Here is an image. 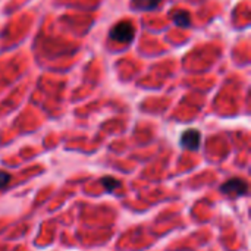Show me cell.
Masks as SVG:
<instances>
[{
	"label": "cell",
	"instance_id": "obj_1",
	"mask_svg": "<svg viewBox=\"0 0 251 251\" xmlns=\"http://www.w3.org/2000/svg\"><path fill=\"white\" fill-rule=\"evenodd\" d=\"M134 35H135V28L132 24L129 22H119L116 24L110 32H109V37L118 43H124V44H128L134 40Z\"/></svg>",
	"mask_w": 251,
	"mask_h": 251
},
{
	"label": "cell",
	"instance_id": "obj_2",
	"mask_svg": "<svg viewBox=\"0 0 251 251\" xmlns=\"http://www.w3.org/2000/svg\"><path fill=\"white\" fill-rule=\"evenodd\" d=\"M221 191L226 196L240 197V196H244L247 193V184L240 178H232L221 187Z\"/></svg>",
	"mask_w": 251,
	"mask_h": 251
},
{
	"label": "cell",
	"instance_id": "obj_3",
	"mask_svg": "<svg viewBox=\"0 0 251 251\" xmlns=\"http://www.w3.org/2000/svg\"><path fill=\"white\" fill-rule=\"evenodd\" d=\"M201 143V134L197 129H187L181 135V144L187 150H199Z\"/></svg>",
	"mask_w": 251,
	"mask_h": 251
},
{
	"label": "cell",
	"instance_id": "obj_4",
	"mask_svg": "<svg viewBox=\"0 0 251 251\" xmlns=\"http://www.w3.org/2000/svg\"><path fill=\"white\" fill-rule=\"evenodd\" d=\"M172 18H174V22H175L176 25L182 26V28H188L190 24H191V16H190V13L185 12V10H178L176 13H174Z\"/></svg>",
	"mask_w": 251,
	"mask_h": 251
},
{
	"label": "cell",
	"instance_id": "obj_5",
	"mask_svg": "<svg viewBox=\"0 0 251 251\" xmlns=\"http://www.w3.org/2000/svg\"><path fill=\"white\" fill-rule=\"evenodd\" d=\"M160 3L162 0H132V4L141 10H154Z\"/></svg>",
	"mask_w": 251,
	"mask_h": 251
},
{
	"label": "cell",
	"instance_id": "obj_6",
	"mask_svg": "<svg viewBox=\"0 0 251 251\" xmlns=\"http://www.w3.org/2000/svg\"><path fill=\"white\" fill-rule=\"evenodd\" d=\"M101 184H103V187H104L107 191H110V193L116 191V190L121 188V185H122L118 179H115V178H112V176H104V178L101 179Z\"/></svg>",
	"mask_w": 251,
	"mask_h": 251
},
{
	"label": "cell",
	"instance_id": "obj_7",
	"mask_svg": "<svg viewBox=\"0 0 251 251\" xmlns=\"http://www.w3.org/2000/svg\"><path fill=\"white\" fill-rule=\"evenodd\" d=\"M10 182V175L4 171H0V190L6 188Z\"/></svg>",
	"mask_w": 251,
	"mask_h": 251
}]
</instances>
